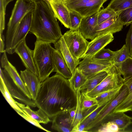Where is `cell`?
Masks as SVG:
<instances>
[{
    "label": "cell",
    "instance_id": "8992f818",
    "mask_svg": "<svg viewBox=\"0 0 132 132\" xmlns=\"http://www.w3.org/2000/svg\"><path fill=\"white\" fill-rule=\"evenodd\" d=\"M63 36L72 55L77 59H81L89 42L84 37L79 28L75 30L70 29Z\"/></svg>",
    "mask_w": 132,
    "mask_h": 132
},
{
    "label": "cell",
    "instance_id": "60d3db41",
    "mask_svg": "<svg viewBox=\"0 0 132 132\" xmlns=\"http://www.w3.org/2000/svg\"><path fill=\"white\" fill-rule=\"evenodd\" d=\"M97 131L99 132L119 131L118 126L114 123L109 122L103 123L100 125Z\"/></svg>",
    "mask_w": 132,
    "mask_h": 132
},
{
    "label": "cell",
    "instance_id": "f1b7e54d",
    "mask_svg": "<svg viewBox=\"0 0 132 132\" xmlns=\"http://www.w3.org/2000/svg\"><path fill=\"white\" fill-rule=\"evenodd\" d=\"M132 6V0H111L107 7L119 15L125 10Z\"/></svg>",
    "mask_w": 132,
    "mask_h": 132
},
{
    "label": "cell",
    "instance_id": "d6a6232c",
    "mask_svg": "<svg viewBox=\"0 0 132 132\" xmlns=\"http://www.w3.org/2000/svg\"><path fill=\"white\" fill-rule=\"evenodd\" d=\"M81 94L83 113H86L93 107L98 105V102L95 98H91L86 94L81 93Z\"/></svg>",
    "mask_w": 132,
    "mask_h": 132
},
{
    "label": "cell",
    "instance_id": "5bb4252c",
    "mask_svg": "<svg viewBox=\"0 0 132 132\" xmlns=\"http://www.w3.org/2000/svg\"><path fill=\"white\" fill-rule=\"evenodd\" d=\"M124 26L118 15L113 16L98 25L95 29L96 36L119 32L122 30Z\"/></svg>",
    "mask_w": 132,
    "mask_h": 132
},
{
    "label": "cell",
    "instance_id": "f35d334b",
    "mask_svg": "<svg viewBox=\"0 0 132 132\" xmlns=\"http://www.w3.org/2000/svg\"><path fill=\"white\" fill-rule=\"evenodd\" d=\"M118 16L124 25H129L132 22V6L125 10Z\"/></svg>",
    "mask_w": 132,
    "mask_h": 132
},
{
    "label": "cell",
    "instance_id": "9c48e42d",
    "mask_svg": "<svg viewBox=\"0 0 132 132\" xmlns=\"http://www.w3.org/2000/svg\"><path fill=\"white\" fill-rule=\"evenodd\" d=\"M2 67L4 69L13 82L23 93L29 99L31 96L25 85L16 69L9 61L5 52L3 53L1 59Z\"/></svg>",
    "mask_w": 132,
    "mask_h": 132
},
{
    "label": "cell",
    "instance_id": "7dc6e473",
    "mask_svg": "<svg viewBox=\"0 0 132 132\" xmlns=\"http://www.w3.org/2000/svg\"><path fill=\"white\" fill-rule=\"evenodd\" d=\"M42 0L45 2L50 7H51L50 3V0Z\"/></svg>",
    "mask_w": 132,
    "mask_h": 132
},
{
    "label": "cell",
    "instance_id": "e575fe53",
    "mask_svg": "<svg viewBox=\"0 0 132 132\" xmlns=\"http://www.w3.org/2000/svg\"><path fill=\"white\" fill-rule=\"evenodd\" d=\"M116 53V51H113L109 48H104L97 52L92 58L95 59L111 61Z\"/></svg>",
    "mask_w": 132,
    "mask_h": 132
},
{
    "label": "cell",
    "instance_id": "bcb514c9",
    "mask_svg": "<svg viewBox=\"0 0 132 132\" xmlns=\"http://www.w3.org/2000/svg\"><path fill=\"white\" fill-rule=\"evenodd\" d=\"M76 108V107L70 109L69 111L71 118L72 121V122L75 115Z\"/></svg>",
    "mask_w": 132,
    "mask_h": 132
},
{
    "label": "cell",
    "instance_id": "816d5d0a",
    "mask_svg": "<svg viewBox=\"0 0 132 132\" xmlns=\"http://www.w3.org/2000/svg\"></svg>",
    "mask_w": 132,
    "mask_h": 132
},
{
    "label": "cell",
    "instance_id": "603a6c76",
    "mask_svg": "<svg viewBox=\"0 0 132 132\" xmlns=\"http://www.w3.org/2000/svg\"><path fill=\"white\" fill-rule=\"evenodd\" d=\"M108 0H92L76 11L83 18L90 16L98 12Z\"/></svg>",
    "mask_w": 132,
    "mask_h": 132
},
{
    "label": "cell",
    "instance_id": "ee69618b",
    "mask_svg": "<svg viewBox=\"0 0 132 132\" xmlns=\"http://www.w3.org/2000/svg\"><path fill=\"white\" fill-rule=\"evenodd\" d=\"M4 36L3 34L0 35V52L1 53H3L5 52Z\"/></svg>",
    "mask_w": 132,
    "mask_h": 132
},
{
    "label": "cell",
    "instance_id": "f6af8a7d",
    "mask_svg": "<svg viewBox=\"0 0 132 132\" xmlns=\"http://www.w3.org/2000/svg\"><path fill=\"white\" fill-rule=\"evenodd\" d=\"M87 125V124L85 123H80L75 132H86L85 129Z\"/></svg>",
    "mask_w": 132,
    "mask_h": 132
},
{
    "label": "cell",
    "instance_id": "681fc988",
    "mask_svg": "<svg viewBox=\"0 0 132 132\" xmlns=\"http://www.w3.org/2000/svg\"><path fill=\"white\" fill-rule=\"evenodd\" d=\"M13 0H6V3L8 4L10 2L13 1Z\"/></svg>",
    "mask_w": 132,
    "mask_h": 132
},
{
    "label": "cell",
    "instance_id": "7a4b0ae2",
    "mask_svg": "<svg viewBox=\"0 0 132 132\" xmlns=\"http://www.w3.org/2000/svg\"><path fill=\"white\" fill-rule=\"evenodd\" d=\"M29 32L36 40L54 44L63 35L51 7L42 0H37Z\"/></svg>",
    "mask_w": 132,
    "mask_h": 132
},
{
    "label": "cell",
    "instance_id": "83f0119b",
    "mask_svg": "<svg viewBox=\"0 0 132 132\" xmlns=\"http://www.w3.org/2000/svg\"><path fill=\"white\" fill-rule=\"evenodd\" d=\"M123 86L119 88L103 92L95 98L98 105H104L114 99L118 94Z\"/></svg>",
    "mask_w": 132,
    "mask_h": 132
},
{
    "label": "cell",
    "instance_id": "8fae6325",
    "mask_svg": "<svg viewBox=\"0 0 132 132\" xmlns=\"http://www.w3.org/2000/svg\"><path fill=\"white\" fill-rule=\"evenodd\" d=\"M0 77L3 79L9 92L13 97L16 98L26 105L32 107L36 106L34 101L28 98L13 82L6 71L0 67Z\"/></svg>",
    "mask_w": 132,
    "mask_h": 132
},
{
    "label": "cell",
    "instance_id": "836d02e7",
    "mask_svg": "<svg viewBox=\"0 0 132 132\" xmlns=\"http://www.w3.org/2000/svg\"><path fill=\"white\" fill-rule=\"evenodd\" d=\"M92 0H63L64 4L69 11H76Z\"/></svg>",
    "mask_w": 132,
    "mask_h": 132
},
{
    "label": "cell",
    "instance_id": "8d00e7d4",
    "mask_svg": "<svg viewBox=\"0 0 132 132\" xmlns=\"http://www.w3.org/2000/svg\"><path fill=\"white\" fill-rule=\"evenodd\" d=\"M116 15H117L113 11L107 7L101 9L98 15V24Z\"/></svg>",
    "mask_w": 132,
    "mask_h": 132
},
{
    "label": "cell",
    "instance_id": "4316f807",
    "mask_svg": "<svg viewBox=\"0 0 132 132\" xmlns=\"http://www.w3.org/2000/svg\"><path fill=\"white\" fill-rule=\"evenodd\" d=\"M77 104L75 117L72 122L73 128L71 132H75L78 126L83 117V111L81 102V94L80 88L76 91Z\"/></svg>",
    "mask_w": 132,
    "mask_h": 132
},
{
    "label": "cell",
    "instance_id": "7402d4cb",
    "mask_svg": "<svg viewBox=\"0 0 132 132\" xmlns=\"http://www.w3.org/2000/svg\"><path fill=\"white\" fill-rule=\"evenodd\" d=\"M124 85L127 87L128 94L125 99L113 111V112L132 111V76L124 79Z\"/></svg>",
    "mask_w": 132,
    "mask_h": 132
},
{
    "label": "cell",
    "instance_id": "f546056e",
    "mask_svg": "<svg viewBox=\"0 0 132 132\" xmlns=\"http://www.w3.org/2000/svg\"><path fill=\"white\" fill-rule=\"evenodd\" d=\"M0 89L3 96L11 106L16 112H23L17 105L16 101L13 98L9 92L3 79L0 77Z\"/></svg>",
    "mask_w": 132,
    "mask_h": 132
},
{
    "label": "cell",
    "instance_id": "6da1fadb",
    "mask_svg": "<svg viewBox=\"0 0 132 132\" xmlns=\"http://www.w3.org/2000/svg\"><path fill=\"white\" fill-rule=\"evenodd\" d=\"M36 106L50 118L76 108V92L69 80L56 73L42 82L40 90L34 101Z\"/></svg>",
    "mask_w": 132,
    "mask_h": 132
},
{
    "label": "cell",
    "instance_id": "74e56055",
    "mask_svg": "<svg viewBox=\"0 0 132 132\" xmlns=\"http://www.w3.org/2000/svg\"><path fill=\"white\" fill-rule=\"evenodd\" d=\"M104 105H105L103 104L98 105L94 109L90 111L88 113L84 116L80 123H85L87 124L88 126L89 123L94 120L100 110Z\"/></svg>",
    "mask_w": 132,
    "mask_h": 132
},
{
    "label": "cell",
    "instance_id": "c3c4849f",
    "mask_svg": "<svg viewBox=\"0 0 132 132\" xmlns=\"http://www.w3.org/2000/svg\"><path fill=\"white\" fill-rule=\"evenodd\" d=\"M129 56L132 58V48L129 54Z\"/></svg>",
    "mask_w": 132,
    "mask_h": 132
},
{
    "label": "cell",
    "instance_id": "52a82bcc",
    "mask_svg": "<svg viewBox=\"0 0 132 132\" xmlns=\"http://www.w3.org/2000/svg\"><path fill=\"white\" fill-rule=\"evenodd\" d=\"M128 89L125 85L122 86L118 95L113 100L103 106L94 120L86 127V132L101 125L105 117L126 98L128 94Z\"/></svg>",
    "mask_w": 132,
    "mask_h": 132
},
{
    "label": "cell",
    "instance_id": "7c38bea8",
    "mask_svg": "<svg viewBox=\"0 0 132 132\" xmlns=\"http://www.w3.org/2000/svg\"><path fill=\"white\" fill-rule=\"evenodd\" d=\"M114 39L113 34L111 33L97 36L89 42L87 49L81 59L93 57L99 51L111 42Z\"/></svg>",
    "mask_w": 132,
    "mask_h": 132
},
{
    "label": "cell",
    "instance_id": "e0dca14e",
    "mask_svg": "<svg viewBox=\"0 0 132 132\" xmlns=\"http://www.w3.org/2000/svg\"><path fill=\"white\" fill-rule=\"evenodd\" d=\"M54 48L61 53L72 73L78 65L79 59L75 57L68 48L62 36L54 44Z\"/></svg>",
    "mask_w": 132,
    "mask_h": 132
},
{
    "label": "cell",
    "instance_id": "ac0fdd59",
    "mask_svg": "<svg viewBox=\"0 0 132 132\" xmlns=\"http://www.w3.org/2000/svg\"><path fill=\"white\" fill-rule=\"evenodd\" d=\"M98 12L89 16L84 18L79 29L86 39H93L96 36L95 29L98 25Z\"/></svg>",
    "mask_w": 132,
    "mask_h": 132
},
{
    "label": "cell",
    "instance_id": "d590c367",
    "mask_svg": "<svg viewBox=\"0 0 132 132\" xmlns=\"http://www.w3.org/2000/svg\"><path fill=\"white\" fill-rule=\"evenodd\" d=\"M70 29L75 30L79 28L84 18L79 14L73 11H70Z\"/></svg>",
    "mask_w": 132,
    "mask_h": 132
},
{
    "label": "cell",
    "instance_id": "d4e9b609",
    "mask_svg": "<svg viewBox=\"0 0 132 132\" xmlns=\"http://www.w3.org/2000/svg\"><path fill=\"white\" fill-rule=\"evenodd\" d=\"M105 71H101L87 79L84 84L80 88L81 93L87 94L97 86L108 75Z\"/></svg>",
    "mask_w": 132,
    "mask_h": 132
},
{
    "label": "cell",
    "instance_id": "4dcf8cb0",
    "mask_svg": "<svg viewBox=\"0 0 132 132\" xmlns=\"http://www.w3.org/2000/svg\"><path fill=\"white\" fill-rule=\"evenodd\" d=\"M129 57L127 48L124 44L120 49L116 51L115 54L111 61L112 64L117 66L124 62Z\"/></svg>",
    "mask_w": 132,
    "mask_h": 132
},
{
    "label": "cell",
    "instance_id": "cb8c5ba5",
    "mask_svg": "<svg viewBox=\"0 0 132 132\" xmlns=\"http://www.w3.org/2000/svg\"><path fill=\"white\" fill-rule=\"evenodd\" d=\"M16 103L23 112L39 123L46 124L51 121L50 118L41 109H39L37 111H34L32 110L28 105L25 106L24 104L16 101Z\"/></svg>",
    "mask_w": 132,
    "mask_h": 132
},
{
    "label": "cell",
    "instance_id": "4fadbf2b",
    "mask_svg": "<svg viewBox=\"0 0 132 132\" xmlns=\"http://www.w3.org/2000/svg\"><path fill=\"white\" fill-rule=\"evenodd\" d=\"M20 76L34 101L36 99L40 89L42 82L38 76L26 69L20 71Z\"/></svg>",
    "mask_w": 132,
    "mask_h": 132
},
{
    "label": "cell",
    "instance_id": "f907efd6",
    "mask_svg": "<svg viewBox=\"0 0 132 132\" xmlns=\"http://www.w3.org/2000/svg\"><path fill=\"white\" fill-rule=\"evenodd\" d=\"M3 1H6V0H3Z\"/></svg>",
    "mask_w": 132,
    "mask_h": 132
},
{
    "label": "cell",
    "instance_id": "7bdbcfd3",
    "mask_svg": "<svg viewBox=\"0 0 132 132\" xmlns=\"http://www.w3.org/2000/svg\"><path fill=\"white\" fill-rule=\"evenodd\" d=\"M125 45L129 54L132 48V22L127 33L125 39Z\"/></svg>",
    "mask_w": 132,
    "mask_h": 132
},
{
    "label": "cell",
    "instance_id": "ba28073f",
    "mask_svg": "<svg viewBox=\"0 0 132 132\" xmlns=\"http://www.w3.org/2000/svg\"><path fill=\"white\" fill-rule=\"evenodd\" d=\"M112 64L111 60L86 57L80 62L77 67L87 79L101 71H105L108 73Z\"/></svg>",
    "mask_w": 132,
    "mask_h": 132
},
{
    "label": "cell",
    "instance_id": "3957f363",
    "mask_svg": "<svg viewBox=\"0 0 132 132\" xmlns=\"http://www.w3.org/2000/svg\"><path fill=\"white\" fill-rule=\"evenodd\" d=\"M51 43L36 40L35 43L34 58L41 82L55 71L52 53L53 47Z\"/></svg>",
    "mask_w": 132,
    "mask_h": 132
},
{
    "label": "cell",
    "instance_id": "ab89813d",
    "mask_svg": "<svg viewBox=\"0 0 132 132\" xmlns=\"http://www.w3.org/2000/svg\"><path fill=\"white\" fill-rule=\"evenodd\" d=\"M7 5L6 1L0 0V35H3L5 28V11Z\"/></svg>",
    "mask_w": 132,
    "mask_h": 132
},
{
    "label": "cell",
    "instance_id": "44dd1931",
    "mask_svg": "<svg viewBox=\"0 0 132 132\" xmlns=\"http://www.w3.org/2000/svg\"><path fill=\"white\" fill-rule=\"evenodd\" d=\"M123 112H113L108 114L101 124L109 122H113L118 126L119 130H123L132 123V118Z\"/></svg>",
    "mask_w": 132,
    "mask_h": 132
},
{
    "label": "cell",
    "instance_id": "2e32d148",
    "mask_svg": "<svg viewBox=\"0 0 132 132\" xmlns=\"http://www.w3.org/2000/svg\"><path fill=\"white\" fill-rule=\"evenodd\" d=\"M49 2L55 17L65 27L70 29V11L64 4L63 0H50Z\"/></svg>",
    "mask_w": 132,
    "mask_h": 132
},
{
    "label": "cell",
    "instance_id": "484cf974",
    "mask_svg": "<svg viewBox=\"0 0 132 132\" xmlns=\"http://www.w3.org/2000/svg\"><path fill=\"white\" fill-rule=\"evenodd\" d=\"M87 78L77 67L72 73L70 78L68 79L71 86L76 92L85 83Z\"/></svg>",
    "mask_w": 132,
    "mask_h": 132
},
{
    "label": "cell",
    "instance_id": "9a60e30c",
    "mask_svg": "<svg viewBox=\"0 0 132 132\" xmlns=\"http://www.w3.org/2000/svg\"><path fill=\"white\" fill-rule=\"evenodd\" d=\"M33 17V12L27 14L22 20L15 31L12 43V51L13 54L18 44L26 37L29 32Z\"/></svg>",
    "mask_w": 132,
    "mask_h": 132
},
{
    "label": "cell",
    "instance_id": "d6986e66",
    "mask_svg": "<svg viewBox=\"0 0 132 132\" xmlns=\"http://www.w3.org/2000/svg\"><path fill=\"white\" fill-rule=\"evenodd\" d=\"M72 121L69 112L59 114L53 118L52 128L58 132H71Z\"/></svg>",
    "mask_w": 132,
    "mask_h": 132
},
{
    "label": "cell",
    "instance_id": "1f68e13d",
    "mask_svg": "<svg viewBox=\"0 0 132 132\" xmlns=\"http://www.w3.org/2000/svg\"><path fill=\"white\" fill-rule=\"evenodd\" d=\"M124 79L132 76V58L129 57L125 61L117 66Z\"/></svg>",
    "mask_w": 132,
    "mask_h": 132
},
{
    "label": "cell",
    "instance_id": "ffe728a7",
    "mask_svg": "<svg viewBox=\"0 0 132 132\" xmlns=\"http://www.w3.org/2000/svg\"><path fill=\"white\" fill-rule=\"evenodd\" d=\"M52 57L54 72L66 79H68L70 78L72 73L61 53L54 48L53 50Z\"/></svg>",
    "mask_w": 132,
    "mask_h": 132
},
{
    "label": "cell",
    "instance_id": "5b68a950",
    "mask_svg": "<svg viewBox=\"0 0 132 132\" xmlns=\"http://www.w3.org/2000/svg\"><path fill=\"white\" fill-rule=\"evenodd\" d=\"M107 76L95 88L87 94L95 98L105 91L117 88L124 84V79L118 68L113 64Z\"/></svg>",
    "mask_w": 132,
    "mask_h": 132
},
{
    "label": "cell",
    "instance_id": "b9f144b4",
    "mask_svg": "<svg viewBox=\"0 0 132 132\" xmlns=\"http://www.w3.org/2000/svg\"><path fill=\"white\" fill-rule=\"evenodd\" d=\"M16 112L19 115L22 117L27 121L30 123L37 127L47 132H51L43 127L38 122L32 118L24 112H21L18 111Z\"/></svg>",
    "mask_w": 132,
    "mask_h": 132
},
{
    "label": "cell",
    "instance_id": "277c9868",
    "mask_svg": "<svg viewBox=\"0 0 132 132\" xmlns=\"http://www.w3.org/2000/svg\"><path fill=\"white\" fill-rule=\"evenodd\" d=\"M35 3L28 2L25 0L16 1L7 24L6 34L5 51L7 53L13 54L12 43L16 30L25 16L33 11Z\"/></svg>",
    "mask_w": 132,
    "mask_h": 132
},
{
    "label": "cell",
    "instance_id": "30bf717a",
    "mask_svg": "<svg viewBox=\"0 0 132 132\" xmlns=\"http://www.w3.org/2000/svg\"><path fill=\"white\" fill-rule=\"evenodd\" d=\"M26 69L38 76V71L34 58L33 50L27 46L25 39L20 42L15 49Z\"/></svg>",
    "mask_w": 132,
    "mask_h": 132
}]
</instances>
